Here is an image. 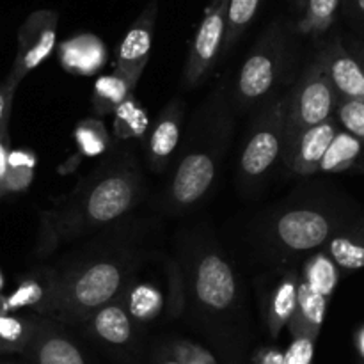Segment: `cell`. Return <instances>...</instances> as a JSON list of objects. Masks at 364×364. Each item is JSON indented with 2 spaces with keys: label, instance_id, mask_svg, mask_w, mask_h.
Returning a JSON list of instances; mask_svg holds the SVG:
<instances>
[{
  "label": "cell",
  "instance_id": "1",
  "mask_svg": "<svg viewBox=\"0 0 364 364\" xmlns=\"http://www.w3.org/2000/svg\"><path fill=\"white\" fill-rule=\"evenodd\" d=\"M141 199V176L132 166L102 167L71 196L70 206L52 224L53 235H78L114 223Z\"/></svg>",
  "mask_w": 364,
  "mask_h": 364
},
{
  "label": "cell",
  "instance_id": "2",
  "mask_svg": "<svg viewBox=\"0 0 364 364\" xmlns=\"http://www.w3.org/2000/svg\"><path fill=\"white\" fill-rule=\"evenodd\" d=\"M130 270V263L124 258L105 256L84 263L80 269L60 274L55 306L50 318L59 322L89 320L100 308L124 294Z\"/></svg>",
  "mask_w": 364,
  "mask_h": 364
},
{
  "label": "cell",
  "instance_id": "3",
  "mask_svg": "<svg viewBox=\"0 0 364 364\" xmlns=\"http://www.w3.org/2000/svg\"><path fill=\"white\" fill-rule=\"evenodd\" d=\"M287 105L288 95H284L272 100L256 117L238 160V173L244 185L252 187L262 181L283 156Z\"/></svg>",
  "mask_w": 364,
  "mask_h": 364
},
{
  "label": "cell",
  "instance_id": "4",
  "mask_svg": "<svg viewBox=\"0 0 364 364\" xmlns=\"http://www.w3.org/2000/svg\"><path fill=\"white\" fill-rule=\"evenodd\" d=\"M287 59V38L279 23H272L247 59L244 60L235 85V98L240 105L249 107L267 98L277 85Z\"/></svg>",
  "mask_w": 364,
  "mask_h": 364
},
{
  "label": "cell",
  "instance_id": "5",
  "mask_svg": "<svg viewBox=\"0 0 364 364\" xmlns=\"http://www.w3.org/2000/svg\"><path fill=\"white\" fill-rule=\"evenodd\" d=\"M336 103V92L323 71L322 63L316 59L288 95L284 144L294 141L299 134L308 128L334 117Z\"/></svg>",
  "mask_w": 364,
  "mask_h": 364
},
{
  "label": "cell",
  "instance_id": "6",
  "mask_svg": "<svg viewBox=\"0 0 364 364\" xmlns=\"http://www.w3.org/2000/svg\"><path fill=\"white\" fill-rule=\"evenodd\" d=\"M336 231V220L327 212L297 206L277 215L270 233L277 249L288 255H301L326 245Z\"/></svg>",
  "mask_w": 364,
  "mask_h": 364
},
{
  "label": "cell",
  "instance_id": "7",
  "mask_svg": "<svg viewBox=\"0 0 364 364\" xmlns=\"http://www.w3.org/2000/svg\"><path fill=\"white\" fill-rule=\"evenodd\" d=\"M192 287L198 304L206 313L223 315L237 302L238 281L235 270L220 252L206 249L196 258Z\"/></svg>",
  "mask_w": 364,
  "mask_h": 364
},
{
  "label": "cell",
  "instance_id": "8",
  "mask_svg": "<svg viewBox=\"0 0 364 364\" xmlns=\"http://www.w3.org/2000/svg\"><path fill=\"white\" fill-rule=\"evenodd\" d=\"M59 13L53 9H38L28 14L18 31V50L11 73L6 80L18 87L32 70L52 55L57 43Z\"/></svg>",
  "mask_w": 364,
  "mask_h": 364
},
{
  "label": "cell",
  "instance_id": "9",
  "mask_svg": "<svg viewBox=\"0 0 364 364\" xmlns=\"http://www.w3.org/2000/svg\"><path fill=\"white\" fill-rule=\"evenodd\" d=\"M228 4L230 0H210L206 6L185 63L183 80L187 85L201 84L203 78L213 70L217 59L224 52Z\"/></svg>",
  "mask_w": 364,
  "mask_h": 364
},
{
  "label": "cell",
  "instance_id": "10",
  "mask_svg": "<svg viewBox=\"0 0 364 364\" xmlns=\"http://www.w3.org/2000/svg\"><path fill=\"white\" fill-rule=\"evenodd\" d=\"M217 174V156L208 149H192L178 164L171 180L167 199L176 210H185L201 201L212 188Z\"/></svg>",
  "mask_w": 364,
  "mask_h": 364
},
{
  "label": "cell",
  "instance_id": "11",
  "mask_svg": "<svg viewBox=\"0 0 364 364\" xmlns=\"http://www.w3.org/2000/svg\"><path fill=\"white\" fill-rule=\"evenodd\" d=\"M156 13H159V0H151L142 9V13L135 18L124 38L121 39L119 48H117L114 73L127 78L134 87L141 80L142 71L149 60L153 38H155Z\"/></svg>",
  "mask_w": 364,
  "mask_h": 364
},
{
  "label": "cell",
  "instance_id": "12",
  "mask_svg": "<svg viewBox=\"0 0 364 364\" xmlns=\"http://www.w3.org/2000/svg\"><path fill=\"white\" fill-rule=\"evenodd\" d=\"M336 117H329L316 127L308 128L291 142L284 144L283 159L288 169L299 176H309L318 173V166L326 155L327 148L338 134Z\"/></svg>",
  "mask_w": 364,
  "mask_h": 364
},
{
  "label": "cell",
  "instance_id": "13",
  "mask_svg": "<svg viewBox=\"0 0 364 364\" xmlns=\"http://www.w3.org/2000/svg\"><path fill=\"white\" fill-rule=\"evenodd\" d=\"M59 281L60 272L53 269H39L27 274L16 288L2 299V311L14 313L31 309L43 316H52Z\"/></svg>",
  "mask_w": 364,
  "mask_h": 364
},
{
  "label": "cell",
  "instance_id": "14",
  "mask_svg": "<svg viewBox=\"0 0 364 364\" xmlns=\"http://www.w3.org/2000/svg\"><path fill=\"white\" fill-rule=\"evenodd\" d=\"M318 59L338 100L364 102V73L355 57L340 39L329 43Z\"/></svg>",
  "mask_w": 364,
  "mask_h": 364
},
{
  "label": "cell",
  "instance_id": "15",
  "mask_svg": "<svg viewBox=\"0 0 364 364\" xmlns=\"http://www.w3.org/2000/svg\"><path fill=\"white\" fill-rule=\"evenodd\" d=\"M181 121H183V103L180 100H173L164 107L159 119L153 124L148 139V160L151 169L156 173H162L180 144Z\"/></svg>",
  "mask_w": 364,
  "mask_h": 364
},
{
  "label": "cell",
  "instance_id": "16",
  "mask_svg": "<svg viewBox=\"0 0 364 364\" xmlns=\"http://www.w3.org/2000/svg\"><path fill=\"white\" fill-rule=\"evenodd\" d=\"M89 331L103 343L124 347L134 336V320L124 308L123 299L109 302L89 316Z\"/></svg>",
  "mask_w": 364,
  "mask_h": 364
},
{
  "label": "cell",
  "instance_id": "17",
  "mask_svg": "<svg viewBox=\"0 0 364 364\" xmlns=\"http://www.w3.org/2000/svg\"><path fill=\"white\" fill-rule=\"evenodd\" d=\"M327 304H329V299L309 290L299 279L297 304H295V311L288 322L291 338H309V340L316 341L323 320H326Z\"/></svg>",
  "mask_w": 364,
  "mask_h": 364
},
{
  "label": "cell",
  "instance_id": "18",
  "mask_svg": "<svg viewBox=\"0 0 364 364\" xmlns=\"http://www.w3.org/2000/svg\"><path fill=\"white\" fill-rule=\"evenodd\" d=\"M27 350L36 364H85L77 345L46 323H39Z\"/></svg>",
  "mask_w": 364,
  "mask_h": 364
},
{
  "label": "cell",
  "instance_id": "19",
  "mask_svg": "<svg viewBox=\"0 0 364 364\" xmlns=\"http://www.w3.org/2000/svg\"><path fill=\"white\" fill-rule=\"evenodd\" d=\"M297 290L299 276L295 272H287L267 297L265 323L272 338L279 336L281 331L288 327L297 304Z\"/></svg>",
  "mask_w": 364,
  "mask_h": 364
},
{
  "label": "cell",
  "instance_id": "20",
  "mask_svg": "<svg viewBox=\"0 0 364 364\" xmlns=\"http://www.w3.org/2000/svg\"><path fill=\"white\" fill-rule=\"evenodd\" d=\"M326 255L340 270L364 269V220L338 230L326 244Z\"/></svg>",
  "mask_w": 364,
  "mask_h": 364
},
{
  "label": "cell",
  "instance_id": "21",
  "mask_svg": "<svg viewBox=\"0 0 364 364\" xmlns=\"http://www.w3.org/2000/svg\"><path fill=\"white\" fill-rule=\"evenodd\" d=\"M364 159V144L358 137L345 130H338L334 135L333 142L327 148L322 162L318 166V173L336 174L350 171L359 164V160Z\"/></svg>",
  "mask_w": 364,
  "mask_h": 364
},
{
  "label": "cell",
  "instance_id": "22",
  "mask_svg": "<svg viewBox=\"0 0 364 364\" xmlns=\"http://www.w3.org/2000/svg\"><path fill=\"white\" fill-rule=\"evenodd\" d=\"M301 283H304L309 290L322 297L331 299L340 281V269L336 263L326 255V251L315 252L309 256L302 267V274L299 276Z\"/></svg>",
  "mask_w": 364,
  "mask_h": 364
},
{
  "label": "cell",
  "instance_id": "23",
  "mask_svg": "<svg viewBox=\"0 0 364 364\" xmlns=\"http://www.w3.org/2000/svg\"><path fill=\"white\" fill-rule=\"evenodd\" d=\"M132 91H134V85L127 78L119 77L117 73L103 75L92 87V109L100 116L116 112L130 98Z\"/></svg>",
  "mask_w": 364,
  "mask_h": 364
},
{
  "label": "cell",
  "instance_id": "24",
  "mask_svg": "<svg viewBox=\"0 0 364 364\" xmlns=\"http://www.w3.org/2000/svg\"><path fill=\"white\" fill-rule=\"evenodd\" d=\"M39 322L0 311V352H23L31 345Z\"/></svg>",
  "mask_w": 364,
  "mask_h": 364
},
{
  "label": "cell",
  "instance_id": "25",
  "mask_svg": "<svg viewBox=\"0 0 364 364\" xmlns=\"http://www.w3.org/2000/svg\"><path fill=\"white\" fill-rule=\"evenodd\" d=\"M341 0H304L297 32L304 36H320L329 31L336 18Z\"/></svg>",
  "mask_w": 364,
  "mask_h": 364
},
{
  "label": "cell",
  "instance_id": "26",
  "mask_svg": "<svg viewBox=\"0 0 364 364\" xmlns=\"http://www.w3.org/2000/svg\"><path fill=\"white\" fill-rule=\"evenodd\" d=\"M265 0H230L228 4L226 39H224V53L230 52L235 43L244 36L249 25L255 21L256 14L262 9Z\"/></svg>",
  "mask_w": 364,
  "mask_h": 364
},
{
  "label": "cell",
  "instance_id": "27",
  "mask_svg": "<svg viewBox=\"0 0 364 364\" xmlns=\"http://www.w3.org/2000/svg\"><path fill=\"white\" fill-rule=\"evenodd\" d=\"M123 302L128 315L137 322H148V320L155 318L162 309V297L149 284H139V287L132 288L127 294V301L123 299Z\"/></svg>",
  "mask_w": 364,
  "mask_h": 364
},
{
  "label": "cell",
  "instance_id": "28",
  "mask_svg": "<svg viewBox=\"0 0 364 364\" xmlns=\"http://www.w3.org/2000/svg\"><path fill=\"white\" fill-rule=\"evenodd\" d=\"M34 156L25 151H11L9 173H7V194L20 192L28 187L34 173Z\"/></svg>",
  "mask_w": 364,
  "mask_h": 364
},
{
  "label": "cell",
  "instance_id": "29",
  "mask_svg": "<svg viewBox=\"0 0 364 364\" xmlns=\"http://www.w3.org/2000/svg\"><path fill=\"white\" fill-rule=\"evenodd\" d=\"M334 116L341 130L352 134L364 144V102L338 100Z\"/></svg>",
  "mask_w": 364,
  "mask_h": 364
},
{
  "label": "cell",
  "instance_id": "30",
  "mask_svg": "<svg viewBox=\"0 0 364 364\" xmlns=\"http://www.w3.org/2000/svg\"><path fill=\"white\" fill-rule=\"evenodd\" d=\"M75 137H77L78 148L84 155L102 153L109 144V137H107L103 124L100 121H84V123H80Z\"/></svg>",
  "mask_w": 364,
  "mask_h": 364
},
{
  "label": "cell",
  "instance_id": "31",
  "mask_svg": "<svg viewBox=\"0 0 364 364\" xmlns=\"http://www.w3.org/2000/svg\"><path fill=\"white\" fill-rule=\"evenodd\" d=\"M116 124L117 134L121 137H132V135H141L146 127V114L139 105H135L130 98L116 110Z\"/></svg>",
  "mask_w": 364,
  "mask_h": 364
},
{
  "label": "cell",
  "instance_id": "32",
  "mask_svg": "<svg viewBox=\"0 0 364 364\" xmlns=\"http://www.w3.org/2000/svg\"><path fill=\"white\" fill-rule=\"evenodd\" d=\"M169 350L180 364H219L206 348L187 340L174 341Z\"/></svg>",
  "mask_w": 364,
  "mask_h": 364
},
{
  "label": "cell",
  "instance_id": "33",
  "mask_svg": "<svg viewBox=\"0 0 364 364\" xmlns=\"http://www.w3.org/2000/svg\"><path fill=\"white\" fill-rule=\"evenodd\" d=\"M315 340L294 338L290 347L283 352V364H313Z\"/></svg>",
  "mask_w": 364,
  "mask_h": 364
},
{
  "label": "cell",
  "instance_id": "34",
  "mask_svg": "<svg viewBox=\"0 0 364 364\" xmlns=\"http://www.w3.org/2000/svg\"><path fill=\"white\" fill-rule=\"evenodd\" d=\"M14 91H16V87L11 85L7 80H4L0 84V134L9 132L7 127H9L11 110H13Z\"/></svg>",
  "mask_w": 364,
  "mask_h": 364
},
{
  "label": "cell",
  "instance_id": "35",
  "mask_svg": "<svg viewBox=\"0 0 364 364\" xmlns=\"http://www.w3.org/2000/svg\"><path fill=\"white\" fill-rule=\"evenodd\" d=\"M9 132L0 134V198L7 194V173H9Z\"/></svg>",
  "mask_w": 364,
  "mask_h": 364
},
{
  "label": "cell",
  "instance_id": "36",
  "mask_svg": "<svg viewBox=\"0 0 364 364\" xmlns=\"http://www.w3.org/2000/svg\"><path fill=\"white\" fill-rule=\"evenodd\" d=\"M255 364H283V352L272 347L262 348L256 354Z\"/></svg>",
  "mask_w": 364,
  "mask_h": 364
},
{
  "label": "cell",
  "instance_id": "37",
  "mask_svg": "<svg viewBox=\"0 0 364 364\" xmlns=\"http://www.w3.org/2000/svg\"><path fill=\"white\" fill-rule=\"evenodd\" d=\"M348 52L355 57V60H358L359 66H361V70L364 73V45L363 43H358V41L352 43V50H348Z\"/></svg>",
  "mask_w": 364,
  "mask_h": 364
},
{
  "label": "cell",
  "instance_id": "38",
  "mask_svg": "<svg viewBox=\"0 0 364 364\" xmlns=\"http://www.w3.org/2000/svg\"><path fill=\"white\" fill-rule=\"evenodd\" d=\"M355 347H358L359 355L364 359V326L358 331V334H355Z\"/></svg>",
  "mask_w": 364,
  "mask_h": 364
},
{
  "label": "cell",
  "instance_id": "39",
  "mask_svg": "<svg viewBox=\"0 0 364 364\" xmlns=\"http://www.w3.org/2000/svg\"><path fill=\"white\" fill-rule=\"evenodd\" d=\"M156 364H180V361H178V359L171 354V350H167V354H164Z\"/></svg>",
  "mask_w": 364,
  "mask_h": 364
},
{
  "label": "cell",
  "instance_id": "40",
  "mask_svg": "<svg viewBox=\"0 0 364 364\" xmlns=\"http://www.w3.org/2000/svg\"><path fill=\"white\" fill-rule=\"evenodd\" d=\"M352 6H354L355 13L364 20V0H352Z\"/></svg>",
  "mask_w": 364,
  "mask_h": 364
},
{
  "label": "cell",
  "instance_id": "41",
  "mask_svg": "<svg viewBox=\"0 0 364 364\" xmlns=\"http://www.w3.org/2000/svg\"><path fill=\"white\" fill-rule=\"evenodd\" d=\"M295 6V9L299 11V13H302V7H304V0H291Z\"/></svg>",
  "mask_w": 364,
  "mask_h": 364
}]
</instances>
